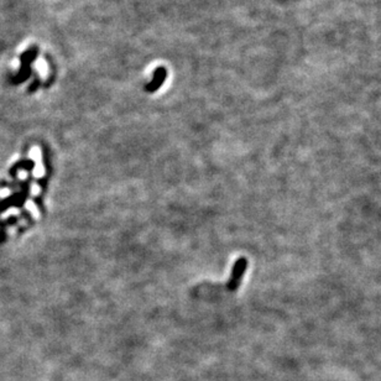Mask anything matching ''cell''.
Here are the masks:
<instances>
[{
    "instance_id": "6da1fadb",
    "label": "cell",
    "mask_w": 381,
    "mask_h": 381,
    "mask_svg": "<svg viewBox=\"0 0 381 381\" xmlns=\"http://www.w3.org/2000/svg\"><path fill=\"white\" fill-rule=\"evenodd\" d=\"M248 267V260L245 258H239L237 261H235L234 266H233V271H232V276L229 279L228 282V290L231 292H234V291L238 290V287L242 283L243 277H244L245 271H247Z\"/></svg>"
},
{
    "instance_id": "277c9868",
    "label": "cell",
    "mask_w": 381,
    "mask_h": 381,
    "mask_svg": "<svg viewBox=\"0 0 381 381\" xmlns=\"http://www.w3.org/2000/svg\"><path fill=\"white\" fill-rule=\"evenodd\" d=\"M10 196V190L9 188H3V190H0V197L2 198H7V197Z\"/></svg>"
},
{
    "instance_id": "7a4b0ae2",
    "label": "cell",
    "mask_w": 381,
    "mask_h": 381,
    "mask_svg": "<svg viewBox=\"0 0 381 381\" xmlns=\"http://www.w3.org/2000/svg\"><path fill=\"white\" fill-rule=\"evenodd\" d=\"M166 68H164V67H158V68L155 69V72H154V80L145 87V91L148 92V93H154V92L158 91V89L164 85L165 80H166Z\"/></svg>"
},
{
    "instance_id": "3957f363",
    "label": "cell",
    "mask_w": 381,
    "mask_h": 381,
    "mask_svg": "<svg viewBox=\"0 0 381 381\" xmlns=\"http://www.w3.org/2000/svg\"><path fill=\"white\" fill-rule=\"evenodd\" d=\"M16 214H18V208H8V209L5 210L0 217H2L3 219H5V218L10 217V215H16Z\"/></svg>"
}]
</instances>
